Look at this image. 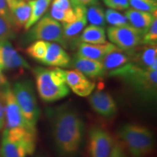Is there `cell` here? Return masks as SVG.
Here are the masks:
<instances>
[{
	"label": "cell",
	"instance_id": "27",
	"mask_svg": "<svg viewBox=\"0 0 157 157\" xmlns=\"http://www.w3.org/2000/svg\"><path fill=\"white\" fill-rule=\"evenodd\" d=\"M50 15L52 18L58 21V22L71 23L76 18V15L74 9L70 11H63L57 8L55 6L51 7Z\"/></svg>",
	"mask_w": 157,
	"mask_h": 157
},
{
	"label": "cell",
	"instance_id": "21",
	"mask_svg": "<svg viewBox=\"0 0 157 157\" xmlns=\"http://www.w3.org/2000/svg\"><path fill=\"white\" fill-rule=\"evenodd\" d=\"M78 40L87 44H105L107 42L106 33L104 27L90 25L83 29Z\"/></svg>",
	"mask_w": 157,
	"mask_h": 157
},
{
	"label": "cell",
	"instance_id": "30",
	"mask_svg": "<svg viewBox=\"0 0 157 157\" xmlns=\"http://www.w3.org/2000/svg\"><path fill=\"white\" fill-rule=\"evenodd\" d=\"M15 30L2 17L0 16V42L15 39Z\"/></svg>",
	"mask_w": 157,
	"mask_h": 157
},
{
	"label": "cell",
	"instance_id": "34",
	"mask_svg": "<svg viewBox=\"0 0 157 157\" xmlns=\"http://www.w3.org/2000/svg\"><path fill=\"white\" fill-rule=\"evenodd\" d=\"M52 5L63 11H70L74 9L70 0H53Z\"/></svg>",
	"mask_w": 157,
	"mask_h": 157
},
{
	"label": "cell",
	"instance_id": "38",
	"mask_svg": "<svg viewBox=\"0 0 157 157\" xmlns=\"http://www.w3.org/2000/svg\"><path fill=\"white\" fill-rule=\"evenodd\" d=\"M16 1V0H6V2H7V5H8V7L10 10V7L13 6V4L15 3V2Z\"/></svg>",
	"mask_w": 157,
	"mask_h": 157
},
{
	"label": "cell",
	"instance_id": "12",
	"mask_svg": "<svg viewBox=\"0 0 157 157\" xmlns=\"http://www.w3.org/2000/svg\"><path fill=\"white\" fill-rule=\"evenodd\" d=\"M65 73L68 88L76 95L80 97H87L93 93L95 87V84L79 71L67 70L65 71Z\"/></svg>",
	"mask_w": 157,
	"mask_h": 157
},
{
	"label": "cell",
	"instance_id": "24",
	"mask_svg": "<svg viewBox=\"0 0 157 157\" xmlns=\"http://www.w3.org/2000/svg\"><path fill=\"white\" fill-rule=\"evenodd\" d=\"M86 15L87 21L90 25L104 27L106 24L105 19V11L99 2L87 7Z\"/></svg>",
	"mask_w": 157,
	"mask_h": 157
},
{
	"label": "cell",
	"instance_id": "33",
	"mask_svg": "<svg viewBox=\"0 0 157 157\" xmlns=\"http://www.w3.org/2000/svg\"><path fill=\"white\" fill-rule=\"evenodd\" d=\"M5 124V100L4 92L0 90V130Z\"/></svg>",
	"mask_w": 157,
	"mask_h": 157
},
{
	"label": "cell",
	"instance_id": "2",
	"mask_svg": "<svg viewBox=\"0 0 157 157\" xmlns=\"http://www.w3.org/2000/svg\"><path fill=\"white\" fill-rule=\"evenodd\" d=\"M109 76L122 80L144 101H156L157 71H149L130 61L109 72Z\"/></svg>",
	"mask_w": 157,
	"mask_h": 157
},
{
	"label": "cell",
	"instance_id": "14",
	"mask_svg": "<svg viewBox=\"0 0 157 157\" xmlns=\"http://www.w3.org/2000/svg\"><path fill=\"white\" fill-rule=\"evenodd\" d=\"M71 65L75 69L90 78H103L106 74L101 61L84 58L78 55H76L73 60H71Z\"/></svg>",
	"mask_w": 157,
	"mask_h": 157
},
{
	"label": "cell",
	"instance_id": "4",
	"mask_svg": "<svg viewBox=\"0 0 157 157\" xmlns=\"http://www.w3.org/2000/svg\"><path fill=\"white\" fill-rule=\"evenodd\" d=\"M117 135L132 157H146L154 150V135L146 127L124 124L118 129Z\"/></svg>",
	"mask_w": 157,
	"mask_h": 157
},
{
	"label": "cell",
	"instance_id": "9",
	"mask_svg": "<svg viewBox=\"0 0 157 157\" xmlns=\"http://www.w3.org/2000/svg\"><path fill=\"white\" fill-rule=\"evenodd\" d=\"M115 140L106 129L93 127L88 134V154L90 157H109L115 146Z\"/></svg>",
	"mask_w": 157,
	"mask_h": 157
},
{
	"label": "cell",
	"instance_id": "10",
	"mask_svg": "<svg viewBox=\"0 0 157 157\" xmlns=\"http://www.w3.org/2000/svg\"><path fill=\"white\" fill-rule=\"evenodd\" d=\"M0 67L2 71L30 69V65L20 55L9 40L0 42Z\"/></svg>",
	"mask_w": 157,
	"mask_h": 157
},
{
	"label": "cell",
	"instance_id": "17",
	"mask_svg": "<svg viewBox=\"0 0 157 157\" xmlns=\"http://www.w3.org/2000/svg\"><path fill=\"white\" fill-rule=\"evenodd\" d=\"M116 48L112 43L106 42L105 44H93L81 42L78 45V56L95 60H101L105 55Z\"/></svg>",
	"mask_w": 157,
	"mask_h": 157
},
{
	"label": "cell",
	"instance_id": "20",
	"mask_svg": "<svg viewBox=\"0 0 157 157\" xmlns=\"http://www.w3.org/2000/svg\"><path fill=\"white\" fill-rule=\"evenodd\" d=\"M137 48L130 50L131 61L148 70V68L153 63L157 62L156 46L145 45V47L139 50H137Z\"/></svg>",
	"mask_w": 157,
	"mask_h": 157
},
{
	"label": "cell",
	"instance_id": "40",
	"mask_svg": "<svg viewBox=\"0 0 157 157\" xmlns=\"http://www.w3.org/2000/svg\"><path fill=\"white\" fill-rule=\"evenodd\" d=\"M36 157H44V156H37Z\"/></svg>",
	"mask_w": 157,
	"mask_h": 157
},
{
	"label": "cell",
	"instance_id": "39",
	"mask_svg": "<svg viewBox=\"0 0 157 157\" xmlns=\"http://www.w3.org/2000/svg\"><path fill=\"white\" fill-rule=\"evenodd\" d=\"M153 2H157V0H152Z\"/></svg>",
	"mask_w": 157,
	"mask_h": 157
},
{
	"label": "cell",
	"instance_id": "19",
	"mask_svg": "<svg viewBox=\"0 0 157 157\" xmlns=\"http://www.w3.org/2000/svg\"><path fill=\"white\" fill-rule=\"evenodd\" d=\"M124 15L128 20L129 25L142 31L144 34L156 17V13H151L131 8L126 10Z\"/></svg>",
	"mask_w": 157,
	"mask_h": 157
},
{
	"label": "cell",
	"instance_id": "15",
	"mask_svg": "<svg viewBox=\"0 0 157 157\" xmlns=\"http://www.w3.org/2000/svg\"><path fill=\"white\" fill-rule=\"evenodd\" d=\"M76 15V18L71 23H63V32L66 40H74L81 34L85 25L87 23L86 11L87 7L82 6L73 7Z\"/></svg>",
	"mask_w": 157,
	"mask_h": 157
},
{
	"label": "cell",
	"instance_id": "3",
	"mask_svg": "<svg viewBox=\"0 0 157 157\" xmlns=\"http://www.w3.org/2000/svg\"><path fill=\"white\" fill-rule=\"evenodd\" d=\"M37 92L47 103H52L66 98L69 94L65 71L59 67H36L34 71Z\"/></svg>",
	"mask_w": 157,
	"mask_h": 157
},
{
	"label": "cell",
	"instance_id": "28",
	"mask_svg": "<svg viewBox=\"0 0 157 157\" xmlns=\"http://www.w3.org/2000/svg\"><path fill=\"white\" fill-rule=\"evenodd\" d=\"M129 5L132 9L137 10L148 12V13H156L157 2L152 0H128Z\"/></svg>",
	"mask_w": 157,
	"mask_h": 157
},
{
	"label": "cell",
	"instance_id": "16",
	"mask_svg": "<svg viewBox=\"0 0 157 157\" xmlns=\"http://www.w3.org/2000/svg\"><path fill=\"white\" fill-rule=\"evenodd\" d=\"M131 58L130 50H122L116 47L113 50L105 55L101 62L103 64L105 73H109L130 62Z\"/></svg>",
	"mask_w": 157,
	"mask_h": 157
},
{
	"label": "cell",
	"instance_id": "32",
	"mask_svg": "<svg viewBox=\"0 0 157 157\" xmlns=\"http://www.w3.org/2000/svg\"><path fill=\"white\" fill-rule=\"evenodd\" d=\"M109 8L116 10H126L129 8L128 0H102Z\"/></svg>",
	"mask_w": 157,
	"mask_h": 157
},
{
	"label": "cell",
	"instance_id": "29",
	"mask_svg": "<svg viewBox=\"0 0 157 157\" xmlns=\"http://www.w3.org/2000/svg\"><path fill=\"white\" fill-rule=\"evenodd\" d=\"M157 44V17L154 18L143 36V44L156 46Z\"/></svg>",
	"mask_w": 157,
	"mask_h": 157
},
{
	"label": "cell",
	"instance_id": "1",
	"mask_svg": "<svg viewBox=\"0 0 157 157\" xmlns=\"http://www.w3.org/2000/svg\"><path fill=\"white\" fill-rule=\"evenodd\" d=\"M52 137L58 154L74 157L83 142L85 124L78 111L68 104L49 110Z\"/></svg>",
	"mask_w": 157,
	"mask_h": 157
},
{
	"label": "cell",
	"instance_id": "35",
	"mask_svg": "<svg viewBox=\"0 0 157 157\" xmlns=\"http://www.w3.org/2000/svg\"><path fill=\"white\" fill-rule=\"evenodd\" d=\"M109 157H128V156L125 153L122 145L119 142H116L115 146Z\"/></svg>",
	"mask_w": 157,
	"mask_h": 157
},
{
	"label": "cell",
	"instance_id": "25",
	"mask_svg": "<svg viewBox=\"0 0 157 157\" xmlns=\"http://www.w3.org/2000/svg\"><path fill=\"white\" fill-rule=\"evenodd\" d=\"M47 52V42L36 40L26 48V53L37 61H42Z\"/></svg>",
	"mask_w": 157,
	"mask_h": 157
},
{
	"label": "cell",
	"instance_id": "8",
	"mask_svg": "<svg viewBox=\"0 0 157 157\" xmlns=\"http://www.w3.org/2000/svg\"><path fill=\"white\" fill-rule=\"evenodd\" d=\"M5 100V124L7 129H23L36 133V127L25 119L10 87L4 91Z\"/></svg>",
	"mask_w": 157,
	"mask_h": 157
},
{
	"label": "cell",
	"instance_id": "41",
	"mask_svg": "<svg viewBox=\"0 0 157 157\" xmlns=\"http://www.w3.org/2000/svg\"><path fill=\"white\" fill-rule=\"evenodd\" d=\"M29 1H30V0H29Z\"/></svg>",
	"mask_w": 157,
	"mask_h": 157
},
{
	"label": "cell",
	"instance_id": "36",
	"mask_svg": "<svg viewBox=\"0 0 157 157\" xmlns=\"http://www.w3.org/2000/svg\"><path fill=\"white\" fill-rule=\"evenodd\" d=\"M72 7L76 6H82V7H87L90 5L99 2V0H70Z\"/></svg>",
	"mask_w": 157,
	"mask_h": 157
},
{
	"label": "cell",
	"instance_id": "22",
	"mask_svg": "<svg viewBox=\"0 0 157 157\" xmlns=\"http://www.w3.org/2000/svg\"><path fill=\"white\" fill-rule=\"evenodd\" d=\"M16 29H21L28 22L31 15V7L25 0H16L10 7Z\"/></svg>",
	"mask_w": 157,
	"mask_h": 157
},
{
	"label": "cell",
	"instance_id": "23",
	"mask_svg": "<svg viewBox=\"0 0 157 157\" xmlns=\"http://www.w3.org/2000/svg\"><path fill=\"white\" fill-rule=\"evenodd\" d=\"M51 2L52 0H30L29 2L31 7V15L28 22L24 25L25 30H29L42 18L48 10Z\"/></svg>",
	"mask_w": 157,
	"mask_h": 157
},
{
	"label": "cell",
	"instance_id": "6",
	"mask_svg": "<svg viewBox=\"0 0 157 157\" xmlns=\"http://www.w3.org/2000/svg\"><path fill=\"white\" fill-rule=\"evenodd\" d=\"M27 31H29L25 35L27 42L36 40L53 42L63 48H67L68 42L63 36L61 24L52 18L50 14L42 16L38 22Z\"/></svg>",
	"mask_w": 157,
	"mask_h": 157
},
{
	"label": "cell",
	"instance_id": "11",
	"mask_svg": "<svg viewBox=\"0 0 157 157\" xmlns=\"http://www.w3.org/2000/svg\"><path fill=\"white\" fill-rule=\"evenodd\" d=\"M89 96L90 106L101 117L113 118L117 115L118 111L117 103L109 93L97 90Z\"/></svg>",
	"mask_w": 157,
	"mask_h": 157
},
{
	"label": "cell",
	"instance_id": "18",
	"mask_svg": "<svg viewBox=\"0 0 157 157\" xmlns=\"http://www.w3.org/2000/svg\"><path fill=\"white\" fill-rule=\"evenodd\" d=\"M26 147L22 142L11 138L3 132L0 145V157H26Z\"/></svg>",
	"mask_w": 157,
	"mask_h": 157
},
{
	"label": "cell",
	"instance_id": "5",
	"mask_svg": "<svg viewBox=\"0 0 157 157\" xmlns=\"http://www.w3.org/2000/svg\"><path fill=\"white\" fill-rule=\"evenodd\" d=\"M12 91L25 119L36 127L40 109L32 82L29 79L19 80L14 84Z\"/></svg>",
	"mask_w": 157,
	"mask_h": 157
},
{
	"label": "cell",
	"instance_id": "37",
	"mask_svg": "<svg viewBox=\"0 0 157 157\" xmlns=\"http://www.w3.org/2000/svg\"><path fill=\"white\" fill-rule=\"evenodd\" d=\"M9 87H10V86L8 83V81H7L5 74H3V71L2 70L1 67H0V90L4 92Z\"/></svg>",
	"mask_w": 157,
	"mask_h": 157
},
{
	"label": "cell",
	"instance_id": "31",
	"mask_svg": "<svg viewBox=\"0 0 157 157\" xmlns=\"http://www.w3.org/2000/svg\"><path fill=\"white\" fill-rule=\"evenodd\" d=\"M0 16L2 17L15 30H17L14 19L6 0H0Z\"/></svg>",
	"mask_w": 157,
	"mask_h": 157
},
{
	"label": "cell",
	"instance_id": "7",
	"mask_svg": "<svg viewBox=\"0 0 157 157\" xmlns=\"http://www.w3.org/2000/svg\"><path fill=\"white\" fill-rule=\"evenodd\" d=\"M107 35L111 42L122 50H133L143 44V33L129 24L109 27Z\"/></svg>",
	"mask_w": 157,
	"mask_h": 157
},
{
	"label": "cell",
	"instance_id": "13",
	"mask_svg": "<svg viewBox=\"0 0 157 157\" xmlns=\"http://www.w3.org/2000/svg\"><path fill=\"white\" fill-rule=\"evenodd\" d=\"M71 58L62 46L57 43L47 42V52L41 63L54 67H68Z\"/></svg>",
	"mask_w": 157,
	"mask_h": 157
},
{
	"label": "cell",
	"instance_id": "26",
	"mask_svg": "<svg viewBox=\"0 0 157 157\" xmlns=\"http://www.w3.org/2000/svg\"><path fill=\"white\" fill-rule=\"evenodd\" d=\"M105 22L111 26H121L129 24L124 14H121L116 10L111 8L105 11Z\"/></svg>",
	"mask_w": 157,
	"mask_h": 157
}]
</instances>
